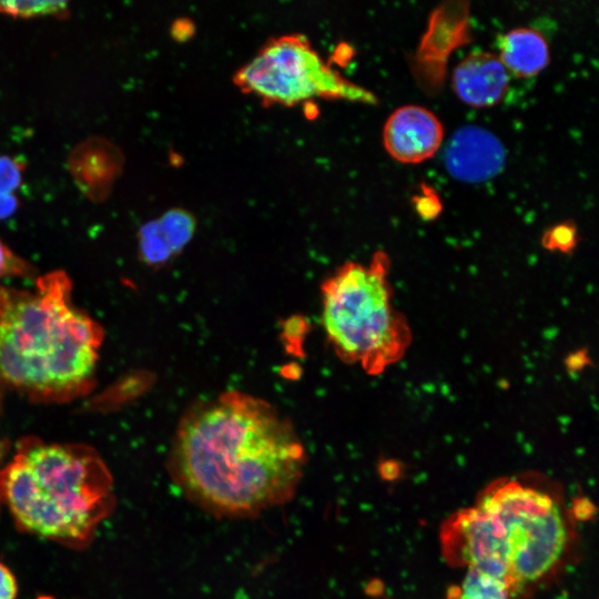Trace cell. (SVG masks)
<instances>
[{"label": "cell", "instance_id": "6da1fadb", "mask_svg": "<svg viewBox=\"0 0 599 599\" xmlns=\"http://www.w3.org/2000/svg\"><path fill=\"white\" fill-rule=\"evenodd\" d=\"M307 457L294 426L267 400L226 390L193 403L166 460L172 481L216 518H252L288 502Z\"/></svg>", "mask_w": 599, "mask_h": 599}, {"label": "cell", "instance_id": "7a4b0ae2", "mask_svg": "<svg viewBox=\"0 0 599 599\" xmlns=\"http://www.w3.org/2000/svg\"><path fill=\"white\" fill-rule=\"evenodd\" d=\"M101 326L71 302V283L55 271L34 288L0 287V382L35 399L85 390L99 357Z\"/></svg>", "mask_w": 599, "mask_h": 599}, {"label": "cell", "instance_id": "3957f363", "mask_svg": "<svg viewBox=\"0 0 599 599\" xmlns=\"http://www.w3.org/2000/svg\"><path fill=\"white\" fill-rule=\"evenodd\" d=\"M0 497L24 532L71 548L89 545L111 515L110 470L93 448L23 439L0 470Z\"/></svg>", "mask_w": 599, "mask_h": 599}, {"label": "cell", "instance_id": "277c9868", "mask_svg": "<svg viewBox=\"0 0 599 599\" xmlns=\"http://www.w3.org/2000/svg\"><path fill=\"white\" fill-rule=\"evenodd\" d=\"M389 258L378 251L369 264L347 262L321 285V322L335 355L379 375L407 352L412 331L396 309Z\"/></svg>", "mask_w": 599, "mask_h": 599}, {"label": "cell", "instance_id": "5b68a950", "mask_svg": "<svg viewBox=\"0 0 599 599\" xmlns=\"http://www.w3.org/2000/svg\"><path fill=\"white\" fill-rule=\"evenodd\" d=\"M475 506L493 518L500 532L510 598L545 581L561 566L572 528L561 497L546 479H496L478 495Z\"/></svg>", "mask_w": 599, "mask_h": 599}, {"label": "cell", "instance_id": "8992f818", "mask_svg": "<svg viewBox=\"0 0 599 599\" xmlns=\"http://www.w3.org/2000/svg\"><path fill=\"white\" fill-rule=\"evenodd\" d=\"M233 82L265 104L293 106L315 98L376 102L369 91L326 63L302 34L268 40L235 72Z\"/></svg>", "mask_w": 599, "mask_h": 599}, {"label": "cell", "instance_id": "52a82bcc", "mask_svg": "<svg viewBox=\"0 0 599 599\" xmlns=\"http://www.w3.org/2000/svg\"><path fill=\"white\" fill-rule=\"evenodd\" d=\"M439 538L450 566L480 570L508 586L506 549L495 521L484 510L475 505L458 510L441 525Z\"/></svg>", "mask_w": 599, "mask_h": 599}, {"label": "cell", "instance_id": "ba28073f", "mask_svg": "<svg viewBox=\"0 0 599 599\" xmlns=\"http://www.w3.org/2000/svg\"><path fill=\"white\" fill-rule=\"evenodd\" d=\"M443 138L440 121L419 105H404L395 110L383 131L385 149L403 163H419L433 156Z\"/></svg>", "mask_w": 599, "mask_h": 599}, {"label": "cell", "instance_id": "9c48e42d", "mask_svg": "<svg viewBox=\"0 0 599 599\" xmlns=\"http://www.w3.org/2000/svg\"><path fill=\"white\" fill-rule=\"evenodd\" d=\"M445 164L455 179L483 182L500 172L506 152L500 140L478 125L459 128L445 151Z\"/></svg>", "mask_w": 599, "mask_h": 599}, {"label": "cell", "instance_id": "30bf717a", "mask_svg": "<svg viewBox=\"0 0 599 599\" xmlns=\"http://www.w3.org/2000/svg\"><path fill=\"white\" fill-rule=\"evenodd\" d=\"M123 166L121 151L110 141L91 138L72 151L69 170L82 193L99 202L111 192Z\"/></svg>", "mask_w": 599, "mask_h": 599}, {"label": "cell", "instance_id": "8fae6325", "mask_svg": "<svg viewBox=\"0 0 599 599\" xmlns=\"http://www.w3.org/2000/svg\"><path fill=\"white\" fill-rule=\"evenodd\" d=\"M508 70L499 57L490 52H473L453 72V88L458 98L471 106H491L505 95Z\"/></svg>", "mask_w": 599, "mask_h": 599}, {"label": "cell", "instance_id": "7c38bea8", "mask_svg": "<svg viewBox=\"0 0 599 599\" xmlns=\"http://www.w3.org/2000/svg\"><path fill=\"white\" fill-rule=\"evenodd\" d=\"M499 59L515 75L530 77L548 64V44L542 34L535 29H514L500 41Z\"/></svg>", "mask_w": 599, "mask_h": 599}, {"label": "cell", "instance_id": "4fadbf2b", "mask_svg": "<svg viewBox=\"0 0 599 599\" xmlns=\"http://www.w3.org/2000/svg\"><path fill=\"white\" fill-rule=\"evenodd\" d=\"M447 599H510V592L501 579L470 568L460 583L449 587Z\"/></svg>", "mask_w": 599, "mask_h": 599}, {"label": "cell", "instance_id": "5bb4252c", "mask_svg": "<svg viewBox=\"0 0 599 599\" xmlns=\"http://www.w3.org/2000/svg\"><path fill=\"white\" fill-rule=\"evenodd\" d=\"M156 220L175 257L193 238L196 219L185 209L173 207Z\"/></svg>", "mask_w": 599, "mask_h": 599}, {"label": "cell", "instance_id": "9a60e30c", "mask_svg": "<svg viewBox=\"0 0 599 599\" xmlns=\"http://www.w3.org/2000/svg\"><path fill=\"white\" fill-rule=\"evenodd\" d=\"M138 253L140 260L151 267L164 266L174 257L156 219L140 226L138 231Z\"/></svg>", "mask_w": 599, "mask_h": 599}, {"label": "cell", "instance_id": "2e32d148", "mask_svg": "<svg viewBox=\"0 0 599 599\" xmlns=\"http://www.w3.org/2000/svg\"><path fill=\"white\" fill-rule=\"evenodd\" d=\"M0 13L13 18H37L69 16V3L65 1H0Z\"/></svg>", "mask_w": 599, "mask_h": 599}, {"label": "cell", "instance_id": "e0dca14e", "mask_svg": "<svg viewBox=\"0 0 599 599\" xmlns=\"http://www.w3.org/2000/svg\"><path fill=\"white\" fill-rule=\"evenodd\" d=\"M577 230L571 223H561L547 230L541 238L542 246L549 251L571 252L577 244Z\"/></svg>", "mask_w": 599, "mask_h": 599}, {"label": "cell", "instance_id": "ac0fdd59", "mask_svg": "<svg viewBox=\"0 0 599 599\" xmlns=\"http://www.w3.org/2000/svg\"><path fill=\"white\" fill-rule=\"evenodd\" d=\"M26 163L23 160L0 155V193L12 194L23 181Z\"/></svg>", "mask_w": 599, "mask_h": 599}, {"label": "cell", "instance_id": "d6986e66", "mask_svg": "<svg viewBox=\"0 0 599 599\" xmlns=\"http://www.w3.org/2000/svg\"><path fill=\"white\" fill-rule=\"evenodd\" d=\"M30 271V265L16 255L1 240H0V277L8 275H23Z\"/></svg>", "mask_w": 599, "mask_h": 599}, {"label": "cell", "instance_id": "ffe728a7", "mask_svg": "<svg viewBox=\"0 0 599 599\" xmlns=\"http://www.w3.org/2000/svg\"><path fill=\"white\" fill-rule=\"evenodd\" d=\"M18 582L16 576L8 566L0 562V599H16Z\"/></svg>", "mask_w": 599, "mask_h": 599}, {"label": "cell", "instance_id": "44dd1931", "mask_svg": "<svg viewBox=\"0 0 599 599\" xmlns=\"http://www.w3.org/2000/svg\"><path fill=\"white\" fill-rule=\"evenodd\" d=\"M590 363L591 359L586 348L573 351L565 358V366L571 374L582 372Z\"/></svg>", "mask_w": 599, "mask_h": 599}, {"label": "cell", "instance_id": "7402d4cb", "mask_svg": "<svg viewBox=\"0 0 599 599\" xmlns=\"http://www.w3.org/2000/svg\"><path fill=\"white\" fill-rule=\"evenodd\" d=\"M20 207V200L12 194L0 193V220L12 216Z\"/></svg>", "mask_w": 599, "mask_h": 599}, {"label": "cell", "instance_id": "603a6c76", "mask_svg": "<svg viewBox=\"0 0 599 599\" xmlns=\"http://www.w3.org/2000/svg\"><path fill=\"white\" fill-rule=\"evenodd\" d=\"M192 29L193 26L191 24V21L185 19L176 20L172 26V35L182 41L192 34Z\"/></svg>", "mask_w": 599, "mask_h": 599}, {"label": "cell", "instance_id": "cb8c5ba5", "mask_svg": "<svg viewBox=\"0 0 599 599\" xmlns=\"http://www.w3.org/2000/svg\"><path fill=\"white\" fill-rule=\"evenodd\" d=\"M379 471L385 478H396L400 473V466L395 460H385L379 465Z\"/></svg>", "mask_w": 599, "mask_h": 599}, {"label": "cell", "instance_id": "d4e9b609", "mask_svg": "<svg viewBox=\"0 0 599 599\" xmlns=\"http://www.w3.org/2000/svg\"><path fill=\"white\" fill-rule=\"evenodd\" d=\"M0 448H1V444H0Z\"/></svg>", "mask_w": 599, "mask_h": 599}]
</instances>
